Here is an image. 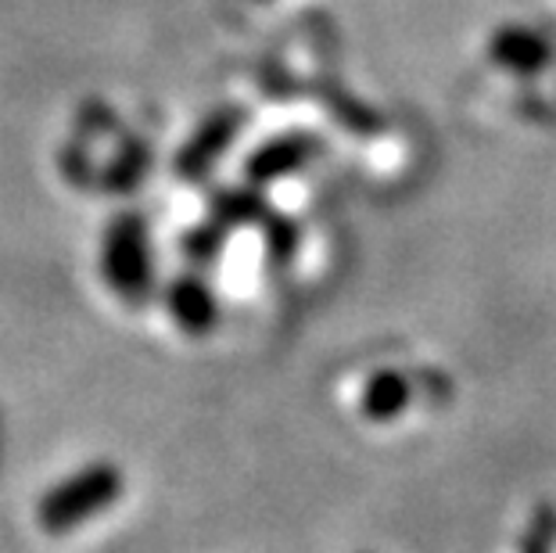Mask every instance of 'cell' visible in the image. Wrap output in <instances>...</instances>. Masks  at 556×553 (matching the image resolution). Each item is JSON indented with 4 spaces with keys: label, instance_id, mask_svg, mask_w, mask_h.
<instances>
[{
    "label": "cell",
    "instance_id": "1",
    "mask_svg": "<svg viewBox=\"0 0 556 553\" xmlns=\"http://www.w3.org/2000/svg\"><path fill=\"white\" fill-rule=\"evenodd\" d=\"M492 54L500 65L520 68V73H535L549 62V43L535 37L531 29H500L492 40Z\"/></svg>",
    "mask_w": 556,
    "mask_h": 553
}]
</instances>
